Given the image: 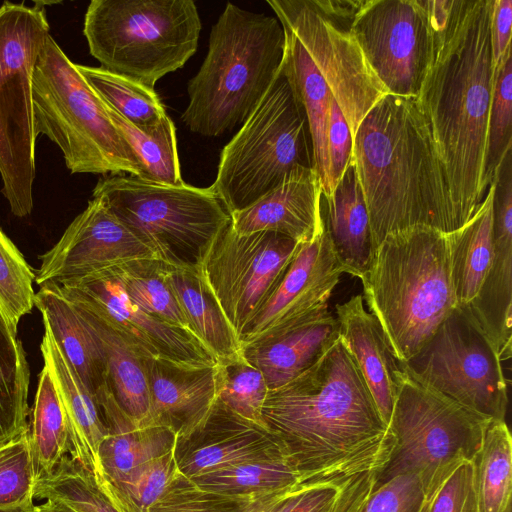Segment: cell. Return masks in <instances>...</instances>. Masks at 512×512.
<instances>
[{"mask_svg": "<svg viewBox=\"0 0 512 512\" xmlns=\"http://www.w3.org/2000/svg\"><path fill=\"white\" fill-rule=\"evenodd\" d=\"M431 502H432V500L427 501V503L425 504V506H424V508H423L422 512H429V510H430V506H431Z\"/></svg>", "mask_w": 512, "mask_h": 512, "instance_id": "9f6ffc18", "label": "cell"}, {"mask_svg": "<svg viewBox=\"0 0 512 512\" xmlns=\"http://www.w3.org/2000/svg\"><path fill=\"white\" fill-rule=\"evenodd\" d=\"M493 195L491 183L473 216L448 233L450 274L458 306L468 305L476 297L492 262Z\"/></svg>", "mask_w": 512, "mask_h": 512, "instance_id": "1f68e13d", "label": "cell"}, {"mask_svg": "<svg viewBox=\"0 0 512 512\" xmlns=\"http://www.w3.org/2000/svg\"><path fill=\"white\" fill-rule=\"evenodd\" d=\"M165 278L191 334L218 363L242 354L240 340L200 276L197 266L166 263Z\"/></svg>", "mask_w": 512, "mask_h": 512, "instance_id": "f546056e", "label": "cell"}, {"mask_svg": "<svg viewBox=\"0 0 512 512\" xmlns=\"http://www.w3.org/2000/svg\"><path fill=\"white\" fill-rule=\"evenodd\" d=\"M262 419L301 484L377 476L395 446L389 425L339 337L297 377L268 390Z\"/></svg>", "mask_w": 512, "mask_h": 512, "instance_id": "6da1fadb", "label": "cell"}, {"mask_svg": "<svg viewBox=\"0 0 512 512\" xmlns=\"http://www.w3.org/2000/svg\"><path fill=\"white\" fill-rule=\"evenodd\" d=\"M433 34L417 104L442 161L458 228L483 201L495 65L492 0H423Z\"/></svg>", "mask_w": 512, "mask_h": 512, "instance_id": "7a4b0ae2", "label": "cell"}, {"mask_svg": "<svg viewBox=\"0 0 512 512\" xmlns=\"http://www.w3.org/2000/svg\"><path fill=\"white\" fill-rule=\"evenodd\" d=\"M301 245L270 231L240 235L230 222L200 260V276L240 343Z\"/></svg>", "mask_w": 512, "mask_h": 512, "instance_id": "4fadbf2b", "label": "cell"}, {"mask_svg": "<svg viewBox=\"0 0 512 512\" xmlns=\"http://www.w3.org/2000/svg\"><path fill=\"white\" fill-rule=\"evenodd\" d=\"M35 482L28 430L0 447V508L32 503Z\"/></svg>", "mask_w": 512, "mask_h": 512, "instance_id": "7dc6e473", "label": "cell"}, {"mask_svg": "<svg viewBox=\"0 0 512 512\" xmlns=\"http://www.w3.org/2000/svg\"><path fill=\"white\" fill-rule=\"evenodd\" d=\"M29 443L35 480L50 475L69 455L68 419L49 369L44 365L39 377Z\"/></svg>", "mask_w": 512, "mask_h": 512, "instance_id": "d6a6232c", "label": "cell"}, {"mask_svg": "<svg viewBox=\"0 0 512 512\" xmlns=\"http://www.w3.org/2000/svg\"><path fill=\"white\" fill-rule=\"evenodd\" d=\"M294 488L264 495L255 500L246 512H272L274 507Z\"/></svg>", "mask_w": 512, "mask_h": 512, "instance_id": "f5cc1de1", "label": "cell"}, {"mask_svg": "<svg viewBox=\"0 0 512 512\" xmlns=\"http://www.w3.org/2000/svg\"><path fill=\"white\" fill-rule=\"evenodd\" d=\"M33 281L35 271L0 228V313L15 334L20 319L34 307Z\"/></svg>", "mask_w": 512, "mask_h": 512, "instance_id": "7bdbcfd3", "label": "cell"}, {"mask_svg": "<svg viewBox=\"0 0 512 512\" xmlns=\"http://www.w3.org/2000/svg\"><path fill=\"white\" fill-rule=\"evenodd\" d=\"M338 337L337 319L327 306L281 334L242 347V355L272 390L309 368Z\"/></svg>", "mask_w": 512, "mask_h": 512, "instance_id": "484cf974", "label": "cell"}, {"mask_svg": "<svg viewBox=\"0 0 512 512\" xmlns=\"http://www.w3.org/2000/svg\"><path fill=\"white\" fill-rule=\"evenodd\" d=\"M511 26L512 1L492 0L490 30L495 67L507 48L511 45Z\"/></svg>", "mask_w": 512, "mask_h": 512, "instance_id": "816d5d0a", "label": "cell"}, {"mask_svg": "<svg viewBox=\"0 0 512 512\" xmlns=\"http://www.w3.org/2000/svg\"><path fill=\"white\" fill-rule=\"evenodd\" d=\"M474 467L480 512H511L512 438L506 421L489 422Z\"/></svg>", "mask_w": 512, "mask_h": 512, "instance_id": "d590c367", "label": "cell"}, {"mask_svg": "<svg viewBox=\"0 0 512 512\" xmlns=\"http://www.w3.org/2000/svg\"><path fill=\"white\" fill-rule=\"evenodd\" d=\"M325 201L324 225L332 250L343 273L361 279L370 265L374 248L368 210L352 160Z\"/></svg>", "mask_w": 512, "mask_h": 512, "instance_id": "4316f807", "label": "cell"}, {"mask_svg": "<svg viewBox=\"0 0 512 512\" xmlns=\"http://www.w3.org/2000/svg\"><path fill=\"white\" fill-rule=\"evenodd\" d=\"M201 26L193 0H93L83 34L101 68L154 89L195 54Z\"/></svg>", "mask_w": 512, "mask_h": 512, "instance_id": "8992f818", "label": "cell"}, {"mask_svg": "<svg viewBox=\"0 0 512 512\" xmlns=\"http://www.w3.org/2000/svg\"><path fill=\"white\" fill-rule=\"evenodd\" d=\"M361 281L370 313L405 363L457 306L448 233L415 225L386 234Z\"/></svg>", "mask_w": 512, "mask_h": 512, "instance_id": "277c9868", "label": "cell"}, {"mask_svg": "<svg viewBox=\"0 0 512 512\" xmlns=\"http://www.w3.org/2000/svg\"><path fill=\"white\" fill-rule=\"evenodd\" d=\"M96 397L107 427L99 449L101 479L107 493L123 483L138 467L175 446L177 435L159 425H138L117 403L107 383Z\"/></svg>", "mask_w": 512, "mask_h": 512, "instance_id": "cb8c5ba5", "label": "cell"}, {"mask_svg": "<svg viewBox=\"0 0 512 512\" xmlns=\"http://www.w3.org/2000/svg\"><path fill=\"white\" fill-rule=\"evenodd\" d=\"M43 325L40 349L67 415L69 456L89 470L99 482V449L108 433L101 407L97 397L86 388L58 349L49 327Z\"/></svg>", "mask_w": 512, "mask_h": 512, "instance_id": "d4e9b609", "label": "cell"}, {"mask_svg": "<svg viewBox=\"0 0 512 512\" xmlns=\"http://www.w3.org/2000/svg\"><path fill=\"white\" fill-rule=\"evenodd\" d=\"M254 501L208 491L177 471L148 512H246Z\"/></svg>", "mask_w": 512, "mask_h": 512, "instance_id": "bcb514c9", "label": "cell"}, {"mask_svg": "<svg viewBox=\"0 0 512 512\" xmlns=\"http://www.w3.org/2000/svg\"><path fill=\"white\" fill-rule=\"evenodd\" d=\"M165 266L166 263L163 261L146 259L131 261L110 269L128 297L139 308L191 334L188 323L165 278Z\"/></svg>", "mask_w": 512, "mask_h": 512, "instance_id": "74e56055", "label": "cell"}, {"mask_svg": "<svg viewBox=\"0 0 512 512\" xmlns=\"http://www.w3.org/2000/svg\"><path fill=\"white\" fill-rule=\"evenodd\" d=\"M366 474L343 483H304L289 492L272 512H360L375 485Z\"/></svg>", "mask_w": 512, "mask_h": 512, "instance_id": "60d3db41", "label": "cell"}, {"mask_svg": "<svg viewBox=\"0 0 512 512\" xmlns=\"http://www.w3.org/2000/svg\"><path fill=\"white\" fill-rule=\"evenodd\" d=\"M312 167L307 118L280 71L258 106L222 149L210 188L231 215L257 201L291 171Z\"/></svg>", "mask_w": 512, "mask_h": 512, "instance_id": "ba28073f", "label": "cell"}, {"mask_svg": "<svg viewBox=\"0 0 512 512\" xmlns=\"http://www.w3.org/2000/svg\"><path fill=\"white\" fill-rule=\"evenodd\" d=\"M429 512H480L474 461L454 471L432 499Z\"/></svg>", "mask_w": 512, "mask_h": 512, "instance_id": "681fc988", "label": "cell"}, {"mask_svg": "<svg viewBox=\"0 0 512 512\" xmlns=\"http://www.w3.org/2000/svg\"><path fill=\"white\" fill-rule=\"evenodd\" d=\"M177 471L173 448L138 467L123 483L105 494L119 512H148Z\"/></svg>", "mask_w": 512, "mask_h": 512, "instance_id": "f6af8a7d", "label": "cell"}, {"mask_svg": "<svg viewBox=\"0 0 512 512\" xmlns=\"http://www.w3.org/2000/svg\"><path fill=\"white\" fill-rule=\"evenodd\" d=\"M29 383L22 342L0 313V447L29 430Z\"/></svg>", "mask_w": 512, "mask_h": 512, "instance_id": "836d02e7", "label": "cell"}, {"mask_svg": "<svg viewBox=\"0 0 512 512\" xmlns=\"http://www.w3.org/2000/svg\"><path fill=\"white\" fill-rule=\"evenodd\" d=\"M34 306L68 364L96 396L107 383V377L104 352L95 334L53 285L40 287Z\"/></svg>", "mask_w": 512, "mask_h": 512, "instance_id": "83f0119b", "label": "cell"}, {"mask_svg": "<svg viewBox=\"0 0 512 512\" xmlns=\"http://www.w3.org/2000/svg\"><path fill=\"white\" fill-rule=\"evenodd\" d=\"M39 259L41 264L35 271V282L40 287L135 260H160L147 242L97 198L89 201L59 241Z\"/></svg>", "mask_w": 512, "mask_h": 512, "instance_id": "e0dca14e", "label": "cell"}, {"mask_svg": "<svg viewBox=\"0 0 512 512\" xmlns=\"http://www.w3.org/2000/svg\"><path fill=\"white\" fill-rule=\"evenodd\" d=\"M284 49V30L275 16L228 2L210 30L206 57L187 84L182 122L205 137L242 125L279 75Z\"/></svg>", "mask_w": 512, "mask_h": 512, "instance_id": "5b68a950", "label": "cell"}, {"mask_svg": "<svg viewBox=\"0 0 512 512\" xmlns=\"http://www.w3.org/2000/svg\"><path fill=\"white\" fill-rule=\"evenodd\" d=\"M33 512H77L75 509L58 499H46L40 505H34Z\"/></svg>", "mask_w": 512, "mask_h": 512, "instance_id": "db71d44e", "label": "cell"}, {"mask_svg": "<svg viewBox=\"0 0 512 512\" xmlns=\"http://www.w3.org/2000/svg\"><path fill=\"white\" fill-rule=\"evenodd\" d=\"M342 273L324 225L302 243L279 286L241 339V349L281 334L327 307Z\"/></svg>", "mask_w": 512, "mask_h": 512, "instance_id": "ac0fdd59", "label": "cell"}, {"mask_svg": "<svg viewBox=\"0 0 512 512\" xmlns=\"http://www.w3.org/2000/svg\"><path fill=\"white\" fill-rule=\"evenodd\" d=\"M190 479L208 491L252 500L301 484L285 457L247 461Z\"/></svg>", "mask_w": 512, "mask_h": 512, "instance_id": "8d00e7d4", "label": "cell"}, {"mask_svg": "<svg viewBox=\"0 0 512 512\" xmlns=\"http://www.w3.org/2000/svg\"><path fill=\"white\" fill-rule=\"evenodd\" d=\"M218 364V400L242 418L266 428L262 408L269 389L262 372L242 354Z\"/></svg>", "mask_w": 512, "mask_h": 512, "instance_id": "ee69618b", "label": "cell"}, {"mask_svg": "<svg viewBox=\"0 0 512 512\" xmlns=\"http://www.w3.org/2000/svg\"><path fill=\"white\" fill-rule=\"evenodd\" d=\"M152 425L184 437L202 425L218 399L219 364L180 367L145 359Z\"/></svg>", "mask_w": 512, "mask_h": 512, "instance_id": "7402d4cb", "label": "cell"}, {"mask_svg": "<svg viewBox=\"0 0 512 512\" xmlns=\"http://www.w3.org/2000/svg\"><path fill=\"white\" fill-rule=\"evenodd\" d=\"M493 195V257L476 297L465 307L491 339L500 360L512 348V150L497 171Z\"/></svg>", "mask_w": 512, "mask_h": 512, "instance_id": "ffe728a7", "label": "cell"}, {"mask_svg": "<svg viewBox=\"0 0 512 512\" xmlns=\"http://www.w3.org/2000/svg\"><path fill=\"white\" fill-rule=\"evenodd\" d=\"M512 149V55L507 48L494 71L490 104L484 183L487 189L506 155Z\"/></svg>", "mask_w": 512, "mask_h": 512, "instance_id": "b9f144b4", "label": "cell"}, {"mask_svg": "<svg viewBox=\"0 0 512 512\" xmlns=\"http://www.w3.org/2000/svg\"><path fill=\"white\" fill-rule=\"evenodd\" d=\"M33 497L61 500L77 512H119L95 476L69 455L35 482Z\"/></svg>", "mask_w": 512, "mask_h": 512, "instance_id": "ab89813d", "label": "cell"}, {"mask_svg": "<svg viewBox=\"0 0 512 512\" xmlns=\"http://www.w3.org/2000/svg\"><path fill=\"white\" fill-rule=\"evenodd\" d=\"M50 26L41 3L0 6V176L17 217L33 209L35 119L33 75Z\"/></svg>", "mask_w": 512, "mask_h": 512, "instance_id": "30bf717a", "label": "cell"}, {"mask_svg": "<svg viewBox=\"0 0 512 512\" xmlns=\"http://www.w3.org/2000/svg\"><path fill=\"white\" fill-rule=\"evenodd\" d=\"M73 306L102 347L107 385L117 403L138 425H152L145 359L108 325L88 311Z\"/></svg>", "mask_w": 512, "mask_h": 512, "instance_id": "4dcf8cb0", "label": "cell"}, {"mask_svg": "<svg viewBox=\"0 0 512 512\" xmlns=\"http://www.w3.org/2000/svg\"><path fill=\"white\" fill-rule=\"evenodd\" d=\"M321 197L316 170L298 168L257 201L232 213L231 225L240 235L270 231L304 243L324 227Z\"/></svg>", "mask_w": 512, "mask_h": 512, "instance_id": "44dd1931", "label": "cell"}, {"mask_svg": "<svg viewBox=\"0 0 512 512\" xmlns=\"http://www.w3.org/2000/svg\"><path fill=\"white\" fill-rule=\"evenodd\" d=\"M350 30L389 93L416 98L433 48L432 27L424 1H363Z\"/></svg>", "mask_w": 512, "mask_h": 512, "instance_id": "9a60e30c", "label": "cell"}, {"mask_svg": "<svg viewBox=\"0 0 512 512\" xmlns=\"http://www.w3.org/2000/svg\"><path fill=\"white\" fill-rule=\"evenodd\" d=\"M281 71L304 109L312 147L313 167L318 173L322 196L331 193L329 179L328 125L332 97L323 77L313 64L302 44L288 29Z\"/></svg>", "mask_w": 512, "mask_h": 512, "instance_id": "f1b7e54d", "label": "cell"}, {"mask_svg": "<svg viewBox=\"0 0 512 512\" xmlns=\"http://www.w3.org/2000/svg\"><path fill=\"white\" fill-rule=\"evenodd\" d=\"M35 133L61 150L71 173L140 177L138 159L106 103L50 35L33 75Z\"/></svg>", "mask_w": 512, "mask_h": 512, "instance_id": "52a82bcc", "label": "cell"}, {"mask_svg": "<svg viewBox=\"0 0 512 512\" xmlns=\"http://www.w3.org/2000/svg\"><path fill=\"white\" fill-rule=\"evenodd\" d=\"M76 65L101 99L137 128L147 130L167 116L154 89L101 67Z\"/></svg>", "mask_w": 512, "mask_h": 512, "instance_id": "f35d334b", "label": "cell"}, {"mask_svg": "<svg viewBox=\"0 0 512 512\" xmlns=\"http://www.w3.org/2000/svg\"><path fill=\"white\" fill-rule=\"evenodd\" d=\"M339 338L355 359L378 410L389 425L403 365L377 318L357 294L336 305Z\"/></svg>", "mask_w": 512, "mask_h": 512, "instance_id": "603a6c76", "label": "cell"}, {"mask_svg": "<svg viewBox=\"0 0 512 512\" xmlns=\"http://www.w3.org/2000/svg\"><path fill=\"white\" fill-rule=\"evenodd\" d=\"M108 113L140 164V179L169 186L184 183L177 150L174 122L167 115L155 126L141 130L108 104Z\"/></svg>", "mask_w": 512, "mask_h": 512, "instance_id": "e575fe53", "label": "cell"}, {"mask_svg": "<svg viewBox=\"0 0 512 512\" xmlns=\"http://www.w3.org/2000/svg\"><path fill=\"white\" fill-rule=\"evenodd\" d=\"M491 339L463 306H456L405 363L420 383L489 419L505 421L508 386Z\"/></svg>", "mask_w": 512, "mask_h": 512, "instance_id": "7c38bea8", "label": "cell"}, {"mask_svg": "<svg viewBox=\"0 0 512 512\" xmlns=\"http://www.w3.org/2000/svg\"><path fill=\"white\" fill-rule=\"evenodd\" d=\"M34 503H28L20 506L0 508V512H33Z\"/></svg>", "mask_w": 512, "mask_h": 512, "instance_id": "11a10c76", "label": "cell"}, {"mask_svg": "<svg viewBox=\"0 0 512 512\" xmlns=\"http://www.w3.org/2000/svg\"><path fill=\"white\" fill-rule=\"evenodd\" d=\"M53 286L68 302L113 329L144 359L180 367L218 364L194 336L139 308L110 268Z\"/></svg>", "mask_w": 512, "mask_h": 512, "instance_id": "2e32d148", "label": "cell"}, {"mask_svg": "<svg viewBox=\"0 0 512 512\" xmlns=\"http://www.w3.org/2000/svg\"><path fill=\"white\" fill-rule=\"evenodd\" d=\"M490 421L420 383L403 367L389 422L395 446L374 489L414 473L432 500L458 467L476 459Z\"/></svg>", "mask_w": 512, "mask_h": 512, "instance_id": "9c48e42d", "label": "cell"}, {"mask_svg": "<svg viewBox=\"0 0 512 512\" xmlns=\"http://www.w3.org/2000/svg\"><path fill=\"white\" fill-rule=\"evenodd\" d=\"M352 161L374 250L386 234L407 227L458 229L445 170L415 98L379 100L358 126Z\"/></svg>", "mask_w": 512, "mask_h": 512, "instance_id": "3957f363", "label": "cell"}, {"mask_svg": "<svg viewBox=\"0 0 512 512\" xmlns=\"http://www.w3.org/2000/svg\"><path fill=\"white\" fill-rule=\"evenodd\" d=\"M282 27L302 44L326 82L351 132L390 94L369 66L350 25L325 15L315 0H267Z\"/></svg>", "mask_w": 512, "mask_h": 512, "instance_id": "5bb4252c", "label": "cell"}, {"mask_svg": "<svg viewBox=\"0 0 512 512\" xmlns=\"http://www.w3.org/2000/svg\"><path fill=\"white\" fill-rule=\"evenodd\" d=\"M352 148L350 129L332 96L328 125L329 179L332 192L352 160Z\"/></svg>", "mask_w": 512, "mask_h": 512, "instance_id": "f907efd6", "label": "cell"}, {"mask_svg": "<svg viewBox=\"0 0 512 512\" xmlns=\"http://www.w3.org/2000/svg\"><path fill=\"white\" fill-rule=\"evenodd\" d=\"M174 457L178 471L188 478L247 461L286 458L274 434L242 418L218 399L202 425L176 438Z\"/></svg>", "mask_w": 512, "mask_h": 512, "instance_id": "d6986e66", "label": "cell"}, {"mask_svg": "<svg viewBox=\"0 0 512 512\" xmlns=\"http://www.w3.org/2000/svg\"><path fill=\"white\" fill-rule=\"evenodd\" d=\"M419 475H397L373 489L360 512H422L427 503Z\"/></svg>", "mask_w": 512, "mask_h": 512, "instance_id": "c3c4849f", "label": "cell"}, {"mask_svg": "<svg viewBox=\"0 0 512 512\" xmlns=\"http://www.w3.org/2000/svg\"><path fill=\"white\" fill-rule=\"evenodd\" d=\"M101 200L172 266H197L231 215L210 187L162 185L125 174L101 178Z\"/></svg>", "mask_w": 512, "mask_h": 512, "instance_id": "8fae6325", "label": "cell"}]
</instances>
